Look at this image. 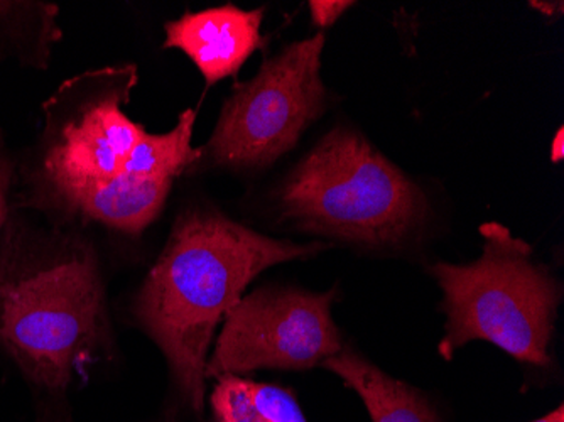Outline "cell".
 Instances as JSON below:
<instances>
[{"mask_svg": "<svg viewBox=\"0 0 564 422\" xmlns=\"http://www.w3.org/2000/svg\"><path fill=\"white\" fill-rule=\"evenodd\" d=\"M307 6H310V12H312L313 24L325 30V28L335 24L340 15L354 6V2H348V0H313Z\"/></svg>", "mask_w": 564, "mask_h": 422, "instance_id": "cell-13", "label": "cell"}, {"mask_svg": "<svg viewBox=\"0 0 564 422\" xmlns=\"http://www.w3.org/2000/svg\"><path fill=\"white\" fill-rule=\"evenodd\" d=\"M532 422H564L563 404L557 405L554 411H551L550 414L544 415V418L535 419V421Z\"/></svg>", "mask_w": 564, "mask_h": 422, "instance_id": "cell-15", "label": "cell"}, {"mask_svg": "<svg viewBox=\"0 0 564 422\" xmlns=\"http://www.w3.org/2000/svg\"><path fill=\"white\" fill-rule=\"evenodd\" d=\"M112 328L94 244L12 208L0 231V348L50 393L109 355Z\"/></svg>", "mask_w": 564, "mask_h": 422, "instance_id": "cell-3", "label": "cell"}, {"mask_svg": "<svg viewBox=\"0 0 564 422\" xmlns=\"http://www.w3.org/2000/svg\"><path fill=\"white\" fill-rule=\"evenodd\" d=\"M322 367L340 377L348 389L360 396L372 422H440L420 390L392 379L357 351L341 350Z\"/></svg>", "mask_w": 564, "mask_h": 422, "instance_id": "cell-9", "label": "cell"}, {"mask_svg": "<svg viewBox=\"0 0 564 422\" xmlns=\"http://www.w3.org/2000/svg\"><path fill=\"white\" fill-rule=\"evenodd\" d=\"M337 291L261 288L228 311L205 374L210 379L256 370L301 372L344 350L332 318Z\"/></svg>", "mask_w": 564, "mask_h": 422, "instance_id": "cell-7", "label": "cell"}, {"mask_svg": "<svg viewBox=\"0 0 564 422\" xmlns=\"http://www.w3.org/2000/svg\"><path fill=\"white\" fill-rule=\"evenodd\" d=\"M138 66L73 76L43 105V130L15 167L12 208L51 225L98 224L141 237L160 217L174 181L202 160L192 145L196 112L152 134L126 113Z\"/></svg>", "mask_w": 564, "mask_h": 422, "instance_id": "cell-1", "label": "cell"}, {"mask_svg": "<svg viewBox=\"0 0 564 422\" xmlns=\"http://www.w3.org/2000/svg\"><path fill=\"white\" fill-rule=\"evenodd\" d=\"M59 8L47 2H0V62L46 69L62 40Z\"/></svg>", "mask_w": 564, "mask_h": 422, "instance_id": "cell-10", "label": "cell"}, {"mask_svg": "<svg viewBox=\"0 0 564 422\" xmlns=\"http://www.w3.org/2000/svg\"><path fill=\"white\" fill-rule=\"evenodd\" d=\"M284 220L370 249L404 244L430 217L423 190L362 134L335 127L278 192Z\"/></svg>", "mask_w": 564, "mask_h": 422, "instance_id": "cell-4", "label": "cell"}, {"mask_svg": "<svg viewBox=\"0 0 564 422\" xmlns=\"http://www.w3.org/2000/svg\"><path fill=\"white\" fill-rule=\"evenodd\" d=\"M325 34L290 44L265 59L225 101L202 160L234 171L271 166L290 152L328 104L322 82Z\"/></svg>", "mask_w": 564, "mask_h": 422, "instance_id": "cell-6", "label": "cell"}, {"mask_svg": "<svg viewBox=\"0 0 564 422\" xmlns=\"http://www.w3.org/2000/svg\"><path fill=\"white\" fill-rule=\"evenodd\" d=\"M325 249L279 240L208 206L183 209L145 275L134 316L166 357L180 398L195 414L205 404L208 357L217 326L261 272Z\"/></svg>", "mask_w": 564, "mask_h": 422, "instance_id": "cell-2", "label": "cell"}, {"mask_svg": "<svg viewBox=\"0 0 564 422\" xmlns=\"http://www.w3.org/2000/svg\"><path fill=\"white\" fill-rule=\"evenodd\" d=\"M564 130L563 127H560L557 130L556 138L553 139V145H551V161L553 163H560L563 160L564 155Z\"/></svg>", "mask_w": 564, "mask_h": 422, "instance_id": "cell-14", "label": "cell"}, {"mask_svg": "<svg viewBox=\"0 0 564 422\" xmlns=\"http://www.w3.org/2000/svg\"><path fill=\"white\" fill-rule=\"evenodd\" d=\"M210 405L215 422H307L291 390L239 376L217 379Z\"/></svg>", "mask_w": 564, "mask_h": 422, "instance_id": "cell-11", "label": "cell"}, {"mask_svg": "<svg viewBox=\"0 0 564 422\" xmlns=\"http://www.w3.org/2000/svg\"><path fill=\"white\" fill-rule=\"evenodd\" d=\"M15 161L9 151L4 132L0 127V231L4 228L12 212V192H14Z\"/></svg>", "mask_w": 564, "mask_h": 422, "instance_id": "cell-12", "label": "cell"}, {"mask_svg": "<svg viewBox=\"0 0 564 422\" xmlns=\"http://www.w3.org/2000/svg\"><path fill=\"white\" fill-rule=\"evenodd\" d=\"M531 8L538 9V11L544 12V14H554V9L557 11H563V4L557 2V4H550V2H531Z\"/></svg>", "mask_w": 564, "mask_h": 422, "instance_id": "cell-16", "label": "cell"}, {"mask_svg": "<svg viewBox=\"0 0 564 422\" xmlns=\"http://www.w3.org/2000/svg\"><path fill=\"white\" fill-rule=\"evenodd\" d=\"M484 252L464 266L438 262L430 272L442 288L445 360L467 343L489 342L521 364L547 367L561 285L532 249L497 221L480 227Z\"/></svg>", "mask_w": 564, "mask_h": 422, "instance_id": "cell-5", "label": "cell"}, {"mask_svg": "<svg viewBox=\"0 0 564 422\" xmlns=\"http://www.w3.org/2000/svg\"><path fill=\"white\" fill-rule=\"evenodd\" d=\"M264 8L243 11L236 4L186 12L164 24V50H180L195 63L208 87L236 76L264 46Z\"/></svg>", "mask_w": 564, "mask_h": 422, "instance_id": "cell-8", "label": "cell"}]
</instances>
